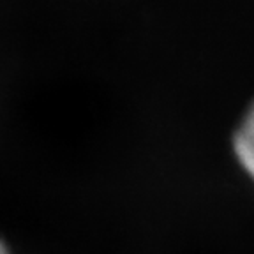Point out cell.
I'll return each instance as SVG.
<instances>
[{
    "mask_svg": "<svg viewBox=\"0 0 254 254\" xmlns=\"http://www.w3.org/2000/svg\"><path fill=\"white\" fill-rule=\"evenodd\" d=\"M231 150L238 166L254 182V99L244 110L231 134Z\"/></svg>",
    "mask_w": 254,
    "mask_h": 254,
    "instance_id": "obj_1",
    "label": "cell"
},
{
    "mask_svg": "<svg viewBox=\"0 0 254 254\" xmlns=\"http://www.w3.org/2000/svg\"><path fill=\"white\" fill-rule=\"evenodd\" d=\"M0 254H14L11 249H9L7 244H5L4 240H2V238H0Z\"/></svg>",
    "mask_w": 254,
    "mask_h": 254,
    "instance_id": "obj_2",
    "label": "cell"
}]
</instances>
